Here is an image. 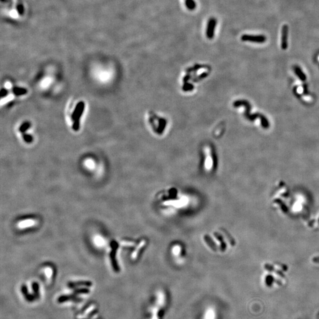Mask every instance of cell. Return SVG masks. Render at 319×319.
<instances>
[{"label":"cell","instance_id":"obj_10","mask_svg":"<svg viewBox=\"0 0 319 319\" xmlns=\"http://www.w3.org/2000/svg\"><path fill=\"white\" fill-rule=\"evenodd\" d=\"M30 127H31V124L30 122H25L20 126L19 130L22 134H24V133H25V132L29 129Z\"/></svg>","mask_w":319,"mask_h":319},{"label":"cell","instance_id":"obj_5","mask_svg":"<svg viewBox=\"0 0 319 319\" xmlns=\"http://www.w3.org/2000/svg\"><path fill=\"white\" fill-rule=\"evenodd\" d=\"M201 319H217V312L213 306H209L204 311Z\"/></svg>","mask_w":319,"mask_h":319},{"label":"cell","instance_id":"obj_17","mask_svg":"<svg viewBox=\"0 0 319 319\" xmlns=\"http://www.w3.org/2000/svg\"><path fill=\"white\" fill-rule=\"evenodd\" d=\"M96 241H98V242H97V244H98V245H102L103 244V240H102V239H101V238H97Z\"/></svg>","mask_w":319,"mask_h":319},{"label":"cell","instance_id":"obj_6","mask_svg":"<svg viewBox=\"0 0 319 319\" xmlns=\"http://www.w3.org/2000/svg\"><path fill=\"white\" fill-rule=\"evenodd\" d=\"M111 248H112V250L110 253V258L111 260L112 265H113V269L115 270V271H118L119 268H118V265H117V263L116 261V258H115L116 250L118 247V244L116 242V241H113L111 243Z\"/></svg>","mask_w":319,"mask_h":319},{"label":"cell","instance_id":"obj_18","mask_svg":"<svg viewBox=\"0 0 319 319\" xmlns=\"http://www.w3.org/2000/svg\"><path fill=\"white\" fill-rule=\"evenodd\" d=\"M297 92L300 93V94H301V93L303 92V89L302 88L301 86H299L297 88Z\"/></svg>","mask_w":319,"mask_h":319},{"label":"cell","instance_id":"obj_7","mask_svg":"<svg viewBox=\"0 0 319 319\" xmlns=\"http://www.w3.org/2000/svg\"><path fill=\"white\" fill-rule=\"evenodd\" d=\"M216 25V20L215 18H211L208 22L207 27L206 30V35L209 39H211L214 36V32Z\"/></svg>","mask_w":319,"mask_h":319},{"label":"cell","instance_id":"obj_14","mask_svg":"<svg viewBox=\"0 0 319 319\" xmlns=\"http://www.w3.org/2000/svg\"><path fill=\"white\" fill-rule=\"evenodd\" d=\"M294 69L295 73L297 74V75L299 76L300 78L301 79H303V80H305V75L302 72L301 70L300 69L299 67H298V66H295Z\"/></svg>","mask_w":319,"mask_h":319},{"label":"cell","instance_id":"obj_15","mask_svg":"<svg viewBox=\"0 0 319 319\" xmlns=\"http://www.w3.org/2000/svg\"><path fill=\"white\" fill-rule=\"evenodd\" d=\"M8 93V91H7L6 89H1V93H0L1 97L2 98H4V97L7 96Z\"/></svg>","mask_w":319,"mask_h":319},{"label":"cell","instance_id":"obj_11","mask_svg":"<svg viewBox=\"0 0 319 319\" xmlns=\"http://www.w3.org/2000/svg\"><path fill=\"white\" fill-rule=\"evenodd\" d=\"M186 5L190 10H193L196 8V3L193 0H186Z\"/></svg>","mask_w":319,"mask_h":319},{"label":"cell","instance_id":"obj_1","mask_svg":"<svg viewBox=\"0 0 319 319\" xmlns=\"http://www.w3.org/2000/svg\"><path fill=\"white\" fill-rule=\"evenodd\" d=\"M167 305V297L162 291H159L156 295L154 303L150 309L148 319H162Z\"/></svg>","mask_w":319,"mask_h":319},{"label":"cell","instance_id":"obj_16","mask_svg":"<svg viewBox=\"0 0 319 319\" xmlns=\"http://www.w3.org/2000/svg\"><path fill=\"white\" fill-rule=\"evenodd\" d=\"M88 293L89 290L88 289H78V290H76L75 291V293Z\"/></svg>","mask_w":319,"mask_h":319},{"label":"cell","instance_id":"obj_8","mask_svg":"<svg viewBox=\"0 0 319 319\" xmlns=\"http://www.w3.org/2000/svg\"><path fill=\"white\" fill-rule=\"evenodd\" d=\"M12 92L15 96H23L27 93V90L24 88L15 86L12 89Z\"/></svg>","mask_w":319,"mask_h":319},{"label":"cell","instance_id":"obj_2","mask_svg":"<svg viewBox=\"0 0 319 319\" xmlns=\"http://www.w3.org/2000/svg\"><path fill=\"white\" fill-rule=\"evenodd\" d=\"M84 109L85 103L84 101H80L77 103L72 114V119L74 122L72 127L75 131H78L80 128V119L84 113Z\"/></svg>","mask_w":319,"mask_h":319},{"label":"cell","instance_id":"obj_13","mask_svg":"<svg viewBox=\"0 0 319 319\" xmlns=\"http://www.w3.org/2000/svg\"><path fill=\"white\" fill-rule=\"evenodd\" d=\"M22 134H23V138L25 142L26 143H29V144L32 142L33 140V138L31 135H30L29 134H26V133H24Z\"/></svg>","mask_w":319,"mask_h":319},{"label":"cell","instance_id":"obj_12","mask_svg":"<svg viewBox=\"0 0 319 319\" xmlns=\"http://www.w3.org/2000/svg\"><path fill=\"white\" fill-rule=\"evenodd\" d=\"M34 222H35L34 221H31V220L23 221L20 223V224L19 225V226H20V228H26L27 226H30L34 225V223H35Z\"/></svg>","mask_w":319,"mask_h":319},{"label":"cell","instance_id":"obj_3","mask_svg":"<svg viewBox=\"0 0 319 319\" xmlns=\"http://www.w3.org/2000/svg\"><path fill=\"white\" fill-rule=\"evenodd\" d=\"M241 39L245 41L262 43L266 41V37L263 35H244L241 37Z\"/></svg>","mask_w":319,"mask_h":319},{"label":"cell","instance_id":"obj_9","mask_svg":"<svg viewBox=\"0 0 319 319\" xmlns=\"http://www.w3.org/2000/svg\"><path fill=\"white\" fill-rule=\"evenodd\" d=\"M92 285L91 283L89 281H79L76 283H69V286L70 287H74L80 285H85L89 287Z\"/></svg>","mask_w":319,"mask_h":319},{"label":"cell","instance_id":"obj_4","mask_svg":"<svg viewBox=\"0 0 319 319\" xmlns=\"http://www.w3.org/2000/svg\"><path fill=\"white\" fill-rule=\"evenodd\" d=\"M288 35H289V27L287 25H284L281 29V45L283 50H286L288 46Z\"/></svg>","mask_w":319,"mask_h":319}]
</instances>
